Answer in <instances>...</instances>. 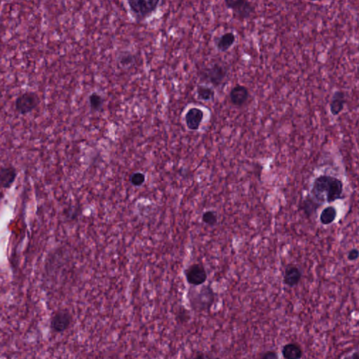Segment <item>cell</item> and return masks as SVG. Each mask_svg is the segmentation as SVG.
<instances>
[{
  "instance_id": "2",
  "label": "cell",
  "mask_w": 359,
  "mask_h": 359,
  "mask_svg": "<svg viewBox=\"0 0 359 359\" xmlns=\"http://www.w3.org/2000/svg\"><path fill=\"white\" fill-rule=\"evenodd\" d=\"M215 297L211 286H202L199 290L191 287L188 293L190 309L196 313L208 312L215 303Z\"/></svg>"
},
{
  "instance_id": "27",
  "label": "cell",
  "mask_w": 359,
  "mask_h": 359,
  "mask_svg": "<svg viewBox=\"0 0 359 359\" xmlns=\"http://www.w3.org/2000/svg\"><path fill=\"white\" fill-rule=\"evenodd\" d=\"M358 355V350H356V351H353L350 356H348L347 358L345 359H359Z\"/></svg>"
},
{
  "instance_id": "19",
  "label": "cell",
  "mask_w": 359,
  "mask_h": 359,
  "mask_svg": "<svg viewBox=\"0 0 359 359\" xmlns=\"http://www.w3.org/2000/svg\"><path fill=\"white\" fill-rule=\"evenodd\" d=\"M337 217V210L333 206H328L323 210L320 215V221L324 226H328L335 220Z\"/></svg>"
},
{
  "instance_id": "22",
  "label": "cell",
  "mask_w": 359,
  "mask_h": 359,
  "mask_svg": "<svg viewBox=\"0 0 359 359\" xmlns=\"http://www.w3.org/2000/svg\"><path fill=\"white\" fill-rule=\"evenodd\" d=\"M145 181H146V175L141 172H136L130 175V182L133 186H141Z\"/></svg>"
},
{
  "instance_id": "24",
  "label": "cell",
  "mask_w": 359,
  "mask_h": 359,
  "mask_svg": "<svg viewBox=\"0 0 359 359\" xmlns=\"http://www.w3.org/2000/svg\"><path fill=\"white\" fill-rule=\"evenodd\" d=\"M260 359H279L278 353L276 351H266L262 353Z\"/></svg>"
},
{
  "instance_id": "9",
  "label": "cell",
  "mask_w": 359,
  "mask_h": 359,
  "mask_svg": "<svg viewBox=\"0 0 359 359\" xmlns=\"http://www.w3.org/2000/svg\"><path fill=\"white\" fill-rule=\"evenodd\" d=\"M204 111L198 108H192L188 110L185 115V121L190 130H198L201 123L204 120Z\"/></svg>"
},
{
  "instance_id": "15",
  "label": "cell",
  "mask_w": 359,
  "mask_h": 359,
  "mask_svg": "<svg viewBox=\"0 0 359 359\" xmlns=\"http://www.w3.org/2000/svg\"><path fill=\"white\" fill-rule=\"evenodd\" d=\"M282 353L284 359H301L303 355L300 346L295 343L286 344L282 347Z\"/></svg>"
},
{
  "instance_id": "20",
  "label": "cell",
  "mask_w": 359,
  "mask_h": 359,
  "mask_svg": "<svg viewBox=\"0 0 359 359\" xmlns=\"http://www.w3.org/2000/svg\"><path fill=\"white\" fill-rule=\"evenodd\" d=\"M134 62H135V58L128 52L121 53L118 56V63L124 68L130 66Z\"/></svg>"
},
{
  "instance_id": "16",
  "label": "cell",
  "mask_w": 359,
  "mask_h": 359,
  "mask_svg": "<svg viewBox=\"0 0 359 359\" xmlns=\"http://www.w3.org/2000/svg\"><path fill=\"white\" fill-rule=\"evenodd\" d=\"M197 99L202 101H213L215 92L211 87L206 85H198L197 87Z\"/></svg>"
},
{
  "instance_id": "12",
  "label": "cell",
  "mask_w": 359,
  "mask_h": 359,
  "mask_svg": "<svg viewBox=\"0 0 359 359\" xmlns=\"http://www.w3.org/2000/svg\"><path fill=\"white\" fill-rule=\"evenodd\" d=\"M301 279L302 273L298 267L292 264L286 266L284 277V283L285 285L290 288L295 287L298 285Z\"/></svg>"
},
{
  "instance_id": "13",
  "label": "cell",
  "mask_w": 359,
  "mask_h": 359,
  "mask_svg": "<svg viewBox=\"0 0 359 359\" xmlns=\"http://www.w3.org/2000/svg\"><path fill=\"white\" fill-rule=\"evenodd\" d=\"M346 104L345 94L342 91H336L332 96L330 102V111L332 115L338 116L344 110Z\"/></svg>"
},
{
  "instance_id": "7",
  "label": "cell",
  "mask_w": 359,
  "mask_h": 359,
  "mask_svg": "<svg viewBox=\"0 0 359 359\" xmlns=\"http://www.w3.org/2000/svg\"><path fill=\"white\" fill-rule=\"evenodd\" d=\"M71 313L68 310H60L56 311L51 320V328L57 333H63L69 329L72 322Z\"/></svg>"
},
{
  "instance_id": "3",
  "label": "cell",
  "mask_w": 359,
  "mask_h": 359,
  "mask_svg": "<svg viewBox=\"0 0 359 359\" xmlns=\"http://www.w3.org/2000/svg\"><path fill=\"white\" fill-rule=\"evenodd\" d=\"M160 3L161 2L159 0H137L127 2L130 14L137 23L146 21L149 17L153 15L158 10Z\"/></svg>"
},
{
  "instance_id": "21",
  "label": "cell",
  "mask_w": 359,
  "mask_h": 359,
  "mask_svg": "<svg viewBox=\"0 0 359 359\" xmlns=\"http://www.w3.org/2000/svg\"><path fill=\"white\" fill-rule=\"evenodd\" d=\"M202 220L205 224L208 225V226H215L217 222V217L216 213L212 211L205 212L202 215Z\"/></svg>"
},
{
  "instance_id": "23",
  "label": "cell",
  "mask_w": 359,
  "mask_h": 359,
  "mask_svg": "<svg viewBox=\"0 0 359 359\" xmlns=\"http://www.w3.org/2000/svg\"><path fill=\"white\" fill-rule=\"evenodd\" d=\"M176 321L181 324H184L188 322L190 319V315L189 311L186 309H181L179 311L176 312Z\"/></svg>"
},
{
  "instance_id": "14",
  "label": "cell",
  "mask_w": 359,
  "mask_h": 359,
  "mask_svg": "<svg viewBox=\"0 0 359 359\" xmlns=\"http://www.w3.org/2000/svg\"><path fill=\"white\" fill-rule=\"evenodd\" d=\"M235 41V34L232 32H228L217 38L215 41V44L219 52H226L233 46Z\"/></svg>"
},
{
  "instance_id": "1",
  "label": "cell",
  "mask_w": 359,
  "mask_h": 359,
  "mask_svg": "<svg viewBox=\"0 0 359 359\" xmlns=\"http://www.w3.org/2000/svg\"><path fill=\"white\" fill-rule=\"evenodd\" d=\"M311 197L319 203H332L342 199L343 183L331 175H322L315 179L311 190Z\"/></svg>"
},
{
  "instance_id": "11",
  "label": "cell",
  "mask_w": 359,
  "mask_h": 359,
  "mask_svg": "<svg viewBox=\"0 0 359 359\" xmlns=\"http://www.w3.org/2000/svg\"><path fill=\"white\" fill-rule=\"evenodd\" d=\"M18 170L12 165L0 168V188L9 189L17 178Z\"/></svg>"
},
{
  "instance_id": "5",
  "label": "cell",
  "mask_w": 359,
  "mask_h": 359,
  "mask_svg": "<svg viewBox=\"0 0 359 359\" xmlns=\"http://www.w3.org/2000/svg\"><path fill=\"white\" fill-rule=\"evenodd\" d=\"M39 96L34 92H26L20 94L14 103L15 110L19 115H26L35 110L39 106Z\"/></svg>"
},
{
  "instance_id": "8",
  "label": "cell",
  "mask_w": 359,
  "mask_h": 359,
  "mask_svg": "<svg viewBox=\"0 0 359 359\" xmlns=\"http://www.w3.org/2000/svg\"><path fill=\"white\" fill-rule=\"evenodd\" d=\"M187 282L192 286L203 285L207 280V273L204 266L199 264H193L185 271Z\"/></svg>"
},
{
  "instance_id": "17",
  "label": "cell",
  "mask_w": 359,
  "mask_h": 359,
  "mask_svg": "<svg viewBox=\"0 0 359 359\" xmlns=\"http://www.w3.org/2000/svg\"><path fill=\"white\" fill-rule=\"evenodd\" d=\"M88 103H89L91 111L98 112L102 110L104 106L105 99L101 94L98 92H93L88 97Z\"/></svg>"
},
{
  "instance_id": "25",
  "label": "cell",
  "mask_w": 359,
  "mask_h": 359,
  "mask_svg": "<svg viewBox=\"0 0 359 359\" xmlns=\"http://www.w3.org/2000/svg\"><path fill=\"white\" fill-rule=\"evenodd\" d=\"M359 252L357 248H353L349 252L347 255L348 260L350 261H355L358 258Z\"/></svg>"
},
{
  "instance_id": "18",
  "label": "cell",
  "mask_w": 359,
  "mask_h": 359,
  "mask_svg": "<svg viewBox=\"0 0 359 359\" xmlns=\"http://www.w3.org/2000/svg\"><path fill=\"white\" fill-rule=\"evenodd\" d=\"M322 206V204L317 202L311 196L308 195L305 199H304L303 204H302V210L304 213L307 216H311L313 215L315 212L317 211L319 206Z\"/></svg>"
},
{
  "instance_id": "4",
  "label": "cell",
  "mask_w": 359,
  "mask_h": 359,
  "mask_svg": "<svg viewBox=\"0 0 359 359\" xmlns=\"http://www.w3.org/2000/svg\"><path fill=\"white\" fill-rule=\"evenodd\" d=\"M228 73L229 69L226 65L216 63L203 69L200 72V79L204 82L211 84L214 87H219L225 82Z\"/></svg>"
},
{
  "instance_id": "28",
  "label": "cell",
  "mask_w": 359,
  "mask_h": 359,
  "mask_svg": "<svg viewBox=\"0 0 359 359\" xmlns=\"http://www.w3.org/2000/svg\"><path fill=\"white\" fill-rule=\"evenodd\" d=\"M208 359H221V358H219V357H213V356H211V355H208Z\"/></svg>"
},
{
  "instance_id": "26",
  "label": "cell",
  "mask_w": 359,
  "mask_h": 359,
  "mask_svg": "<svg viewBox=\"0 0 359 359\" xmlns=\"http://www.w3.org/2000/svg\"><path fill=\"white\" fill-rule=\"evenodd\" d=\"M208 355L209 354L204 352V351H197L194 355L192 359H208Z\"/></svg>"
},
{
  "instance_id": "10",
  "label": "cell",
  "mask_w": 359,
  "mask_h": 359,
  "mask_svg": "<svg viewBox=\"0 0 359 359\" xmlns=\"http://www.w3.org/2000/svg\"><path fill=\"white\" fill-rule=\"evenodd\" d=\"M230 102L234 106H244L249 99L250 93L247 87L243 85H237L230 92Z\"/></svg>"
},
{
  "instance_id": "6",
  "label": "cell",
  "mask_w": 359,
  "mask_h": 359,
  "mask_svg": "<svg viewBox=\"0 0 359 359\" xmlns=\"http://www.w3.org/2000/svg\"><path fill=\"white\" fill-rule=\"evenodd\" d=\"M227 8L233 12L234 18L243 21L249 19L255 12V7L246 0H226Z\"/></svg>"
}]
</instances>
